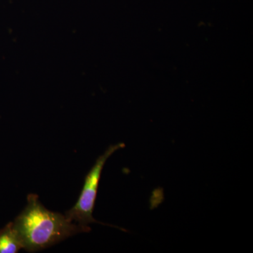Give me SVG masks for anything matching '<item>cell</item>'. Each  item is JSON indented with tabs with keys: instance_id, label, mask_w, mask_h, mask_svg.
<instances>
[{
	"instance_id": "cell-1",
	"label": "cell",
	"mask_w": 253,
	"mask_h": 253,
	"mask_svg": "<svg viewBox=\"0 0 253 253\" xmlns=\"http://www.w3.org/2000/svg\"><path fill=\"white\" fill-rule=\"evenodd\" d=\"M28 204L13 221L23 249L30 253L46 249L78 233L89 232L62 214L51 212L38 195H28Z\"/></svg>"
},
{
	"instance_id": "cell-2",
	"label": "cell",
	"mask_w": 253,
	"mask_h": 253,
	"mask_svg": "<svg viewBox=\"0 0 253 253\" xmlns=\"http://www.w3.org/2000/svg\"><path fill=\"white\" fill-rule=\"evenodd\" d=\"M125 147H126V144L124 143H118L117 144L111 145L106 149L104 154L101 155L96 159V163L85 176L84 185H83V190H82L77 203L65 214L66 217L69 220L85 228L86 229H89V231H91V229L89 226V224H91V223H97V224L116 227V226L104 224V223L96 220L93 217V212H94L95 202H96V196H97L101 173H102L105 164L107 160L116 151Z\"/></svg>"
},
{
	"instance_id": "cell-3",
	"label": "cell",
	"mask_w": 253,
	"mask_h": 253,
	"mask_svg": "<svg viewBox=\"0 0 253 253\" xmlns=\"http://www.w3.org/2000/svg\"><path fill=\"white\" fill-rule=\"evenodd\" d=\"M22 249L13 222H9L0 230V253H16Z\"/></svg>"
}]
</instances>
